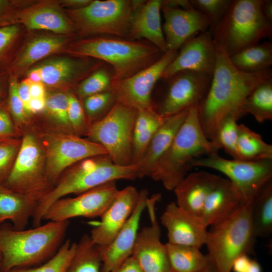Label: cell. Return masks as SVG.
I'll return each mask as SVG.
<instances>
[{"instance_id":"6f0895ef","label":"cell","mask_w":272,"mask_h":272,"mask_svg":"<svg viewBox=\"0 0 272 272\" xmlns=\"http://www.w3.org/2000/svg\"><path fill=\"white\" fill-rule=\"evenodd\" d=\"M91 1L90 0H66L63 3L67 6L76 8V9L82 8L88 5Z\"/></svg>"},{"instance_id":"7a4b0ae2","label":"cell","mask_w":272,"mask_h":272,"mask_svg":"<svg viewBox=\"0 0 272 272\" xmlns=\"http://www.w3.org/2000/svg\"><path fill=\"white\" fill-rule=\"evenodd\" d=\"M69 221H48L32 229L0 225V272L33 267L47 260L64 242Z\"/></svg>"},{"instance_id":"7dc6e473","label":"cell","mask_w":272,"mask_h":272,"mask_svg":"<svg viewBox=\"0 0 272 272\" xmlns=\"http://www.w3.org/2000/svg\"><path fill=\"white\" fill-rule=\"evenodd\" d=\"M19 32V28L15 25L0 27V54L10 45Z\"/></svg>"},{"instance_id":"4dcf8cb0","label":"cell","mask_w":272,"mask_h":272,"mask_svg":"<svg viewBox=\"0 0 272 272\" xmlns=\"http://www.w3.org/2000/svg\"><path fill=\"white\" fill-rule=\"evenodd\" d=\"M251 223L256 238L272 233V180L258 192L252 201Z\"/></svg>"},{"instance_id":"f546056e","label":"cell","mask_w":272,"mask_h":272,"mask_svg":"<svg viewBox=\"0 0 272 272\" xmlns=\"http://www.w3.org/2000/svg\"><path fill=\"white\" fill-rule=\"evenodd\" d=\"M173 272H200L210 264L209 255L190 245L166 243Z\"/></svg>"},{"instance_id":"ffe728a7","label":"cell","mask_w":272,"mask_h":272,"mask_svg":"<svg viewBox=\"0 0 272 272\" xmlns=\"http://www.w3.org/2000/svg\"><path fill=\"white\" fill-rule=\"evenodd\" d=\"M167 231L168 242L200 248L205 245L208 231L200 217L178 207L168 203L160 218Z\"/></svg>"},{"instance_id":"4316f807","label":"cell","mask_w":272,"mask_h":272,"mask_svg":"<svg viewBox=\"0 0 272 272\" xmlns=\"http://www.w3.org/2000/svg\"><path fill=\"white\" fill-rule=\"evenodd\" d=\"M39 67L43 84L54 86L83 77L92 69L93 65L69 58H56L47 60Z\"/></svg>"},{"instance_id":"9f6ffc18","label":"cell","mask_w":272,"mask_h":272,"mask_svg":"<svg viewBox=\"0 0 272 272\" xmlns=\"http://www.w3.org/2000/svg\"><path fill=\"white\" fill-rule=\"evenodd\" d=\"M27 79L31 83H42V75L39 66L31 70L28 75Z\"/></svg>"},{"instance_id":"e0dca14e","label":"cell","mask_w":272,"mask_h":272,"mask_svg":"<svg viewBox=\"0 0 272 272\" xmlns=\"http://www.w3.org/2000/svg\"><path fill=\"white\" fill-rule=\"evenodd\" d=\"M217 59L216 44L208 30L187 40L175 58L164 71L161 78L167 79L178 72L190 70L213 75Z\"/></svg>"},{"instance_id":"d590c367","label":"cell","mask_w":272,"mask_h":272,"mask_svg":"<svg viewBox=\"0 0 272 272\" xmlns=\"http://www.w3.org/2000/svg\"><path fill=\"white\" fill-rule=\"evenodd\" d=\"M61 36H43L31 41L16 62L19 67L28 66L60 49L66 42Z\"/></svg>"},{"instance_id":"d6986e66","label":"cell","mask_w":272,"mask_h":272,"mask_svg":"<svg viewBox=\"0 0 272 272\" xmlns=\"http://www.w3.org/2000/svg\"><path fill=\"white\" fill-rule=\"evenodd\" d=\"M164 18L163 32L168 50H176L195 34L209 29L210 24L206 16L193 8L183 9L162 4Z\"/></svg>"},{"instance_id":"484cf974","label":"cell","mask_w":272,"mask_h":272,"mask_svg":"<svg viewBox=\"0 0 272 272\" xmlns=\"http://www.w3.org/2000/svg\"><path fill=\"white\" fill-rule=\"evenodd\" d=\"M38 203L36 199L0 184V225L9 220L14 229H25Z\"/></svg>"},{"instance_id":"816d5d0a","label":"cell","mask_w":272,"mask_h":272,"mask_svg":"<svg viewBox=\"0 0 272 272\" xmlns=\"http://www.w3.org/2000/svg\"><path fill=\"white\" fill-rule=\"evenodd\" d=\"M251 259L248 255H242L237 257L234 261L232 270L234 272H245Z\"/></svg>"},{"instance_id":"681fc988","label":"cell","mask_w":272,"mask_h":272,"mask_svg":"<svg viewBox=\"0 0 272 272\" xmlns=\"http://www.w3.org/2000/svg\"><path fill=\"white\" fill-rule=\"evenodd\" d=\"M31 83L26 79L23 82L18 84V95L24 104L26 111L27 105L31 98L30 93V85Z\"/></svg>"},{"instance_id":"74e56055","label":"cell","mask_w":272,"mask_h":272,"mask_svg":"<svg viewBox=\"0 0 272 272\" xmlns=\"http://www.w3.org/2000/svg\"><path fill=\"white\" fill-rule=\"evenodd\" d=\"M237 121L230 115L224 117L219 122L211 140L220 149H223L233 159H238L237 151L238 124Z\"/></svg>"},{"instance_id":"8d00e7d4","label":"cell","mask_w":272,"mask_h":272,"mask_svg":"<svg viewBox=\"0 0 272 272\" xmlns=\"http://www.w3.org/2000/svg\"><path fill=\"white\" fill-rule=\"evenodd\" d=\"M76 242L64 241L56 252L43 264L38 266L13 269L9 272H67L74 255Z\"/></svg>"},{"instance_id":"d6a6232c","label":"cell","mask_w":272,"mask_h":272,"mask_svg":"<svg viewBox=\"0 0 272 272\" xmlns=\"http://www.w3.org/2000/svg\"><path fill=\"white\" fill-rule=\"evenodd\" d=\"M243 115L250 114L259 123L272 119V78L256 86L245 99Z\"/></svg>"},{"instance_id":"603a6c76","label":"cell","mask_w":272,"mask_h":272,"mask_svg":"<svg viewBox=\"0 0 272 272\" xmlns=\"http://www.w3.org/2000/svg\"><path fill=\"white\" fill-rule=\"evenodd\" d=\"M221 178L203 170L188 173L173 189L176 203L200 218L207 196Z\"/></svg>"},{"instance_id":"e7e4bbea","label":"cell","mask_w":272,"mask_h":272,"mask_svg":"<svg viewBox=\"0 0 272 272\" xmlns=\"http://www.w3.org/2000/svg\"><path fill=\"white\" fill-rule=\"evenodd\" d=\"M9 139V138H8ZM5 139V138H0V140Z\"/></svg>"},{"instance_id":"8fae6325","label":"cell","mask_w":272,"mask_h":272,"mask_svg":"<svg viewBox=\"0 0 272 272\" xmlns=\"http://www.w3.org/2000/svg\"><path fill=\"white\" fill-rule=\"evenodd\" d=\"M191 166L209 168L225 175L239 191L242 203L251 202L261 188L272 180V159H227L217 153L193 160Z\"/></svg>"},{"instance_id":"7402d4cb","label":"cell","mask_w":272,"mask_h":272,"mask_svg":"<svg viewBox=\"0 0 272 272\" xmlns=\"http://www.w3.org/2000/svg\"><path fill=\"white\" fill-rule=\"evenodd\" d=\"M162 0L139 1L131 19L128 38L145 39L164 53L168 50L161 22Z\"/></svg>"},{"instance_id":"1f68e13d","label":"cell","mask_w":272,"mask_h":272,"mask_svg":"<svg viewBox=\"0 0 272 272\" xmlns=\"http://www.w3.org/2000/svg\"><path fill=\"white\" fill-rule=\"evenodd\" d=\"M102 257L99 247L90 235L85 234L76 242L67 272H102Z\"/></svg>"},{"instance_id":"5bb4252c","label":"cell","mask_w":272,"mask_h":272,"mask_svg":"<svg viewBox=\"0 0 272 272\" xmlns=\"http://www.w3.org/2000/svg\"><path fill=\"white\" fill-rule=\"evenodd\" d=\"M119 189L116 181H110L74 197H62L53 202L46 210L43 220L69 221L76 217H101L110 206Z\"/></svg>"},{"instance_id":"be15d7a7","label":"cell","mask_w":272,"mask_h":272,"mask_svg":"<svg viewBox=\"0 0 272 272\" xmlns=\"http://www.w3.org/2000/svg\"><path fill=\"white\" fill-rule=\"evenodd\" d=\"M1 93H2V90H1V87H0V95H1Z\"/></svg>"},{"instance_id":"5b68a950","label":"cell","mask_w":272,"mask_h":272,"mask_svg":"<svg viewBox=\"0 0 272 272\" xmlns=\"http://www.w3.org/2000/svg\"><path fill=\"white\" fill-rule=\"evenodd\" d=\"M72 52L106 62L113 67L112 81L127 78L153 64L164 53L151 43L101 37L83 40L72 47Z\"/></svg>"},{"instance_id":"f6af8a7d","label":"cell","mask_w":272,"mask_h":272,"mask_svg":"<svg viewBox=\"0 0 272 272\" xmlns=\"http://www.w3.org/2000/svg\"><path fill=\"white\" fill-rule=\"evenodd\" d=\"M18 83L15 78L11 80L9 87L8 107L15 124L18 125L26 120V110L18 93Z\"/></svg>"},{"instance_id":"e575fe53","label":"cell","mask_w":272,"mask_h":272,"mask_svg":"<svg viewBox=\"0 0 272 272\" xmlns=\"http://www.w3.org/2000/svg\"><path fill=\"white\" fill-rule=\"evenodd\" d=\"M24 24L31 30H46L57 33H67L74 28L59 12L49 7L36 9L24 18Z\"/></svg>"},{"instance_id":"91938a15","label":"cell","mask_w":272,"mask_h":272,"mask_svg":"<svg viewBox=\"0 0 272 272\" xmlns=\"http://www.w3.org/2000/svg\"><path fill=\"white\" fill-rule=\"evenodd\" d=\"M8 7V2L6 1L0 0V25L2 24L3 26H4L2 23V20L4 17L5 16L4 14L7 8Z\"/></svg>"},{"instance_id":"6125c7cd","label":"cell","mask_w":272,"mask_h":272,"mask_svg":"<svg viewBox=\"0 0 272 272\" xmlns=\"http://www.w3.org/2000/svg\"><path fill=\"white\" fill-rule=\"evenodd\" d=\"M1 254H0V267H1Z\"/></svg>"},{"instance_id":"7c38bea8","label":"cell","mask_w":272,"mask_h":272,"mask_svg":"<svg viewBox=\"0 0 272 272\" xmlns=\"http://www.w3.org/2000/svg\"><path fill=\"white\" fill-rule=\"evenodd\" d=\"M44 143L46 175L53 186L61 175L75 164L108 154L100 145L70 132L46 134Z\"/></svg>"},{"instance_id":"94428289","label":"cell","mask_w":272,"mask_h":272,"mask_svg":"<svg viewBox=\"0 0 272 272\" xmlns=\"http://www.w3.org/2000/svg\"><path fill=\"white\" fill-rule=\"evenodd\" d=\"M200 272H217V271L214 264L211 261L208 266Z\"/></svg>"},{"instance_id":"ee69618b","label":"cell","mask_w":272,"mask_h":272,"mask_svg":"<svg viewBox=\"0 0 272 272\" xmlns=\"http://www.w3.org/2000/svg\"><path fill=\"white\" fill-rule=\"evenodd\" d=\"M20 143L11 138L0 140V184L8 176L18 152Z\"/></svg>"},{"instance_id":"52a82bcc","label":"cell","mask_w":272,"mask_h":272,"mask_svg":"<svg viewBox=\"0 0 272 272\" xmlns=\"http://www.w3.org/2000/svg\"><path fill=\"white\" fill-rule=\"evenodd\" d=\"M252 201L241 204L208 232L205 245L217 272H231L237 257L253 253L256 238L251 223Z\"/></svg>"},{"instance_id":"60d3db41","label":"cell","mask_w":272,"mask_h":272,"mask_svg":"<svg viewBox=\"0 0 272 272\" xmlns=\"http://www.w3.org/2000/svg\"><path fill=\"white\" fill-rule=\"evenodd\" d=\"M232 0H191L192 7L202 13L208 19L209 30L213 33L227 11Z\"/></svg>"},{"instance_id":"c3c4849f","label":"cell","mask_w":272,"mask_h":272,"mask_svg":"<svg viewBox=\"0 0 272 272\" xmlns=\"http://www.w3.org/2000/svg\"><path fill=\"white\" fill-rule=\"evenodd\" d=\"M111 272H143L134 258L131 256Z\"/></svg>"},{"instance_id":"f907efd6","label":"cell","mask_w":272,"mask_h":272,"mask_svg":"<svg viewBox=\"0 0 272 272\" xmlns=\"http://www.w3.org/2000/svg\"><path fill=\"white\" fill-rule=\"evenodd\" d=\"M46 99L45 98H31L27 105V112L36 113L43 111L45 108Z\"/></svg>"},{"instance_id":"f1b7e54d","label":"cell","mask_w":272,"mask_h":272,"mask_svg":"<svg viewBox=\"0 0 272 272\" xmlns=\"http://www.w3.org/2000/svg\"><path fill=\"white\" fill-rule=\"evenodd\" d=\"M233 65L247 73L270 69L272 64V43L270 41L249 46L230 56Z\"/></svg>"},{"instance_id":"b9f144b4","label":"cell","mask_w":272,"mask_h":272,"mask_svg":"<svg viewBox=\"0 0 272 272\" xmlns=\"http://www.w3.org/2000/svg\"><path fill=\"white\" fill-rule=\"evenodd\" d=\"M46 99L48 113L58 124L74 133L71 127L67 115L68 95L58 92L50 94Z\"/></svg>"},{"instance_id":"f35d334b","label":"cell","mask_w":272,"mask_h":272,"mask_svg":"<svg viewBox=\"0 0 272 272\" xmlns=\"http://www.w3.org/2000/svg\"><path fill=\"white\" fill-rule=\"evenodd\" d=\"M116 101L115 95L111 91L85 98L83 108L90 125L103 118Z\"/></svg>"},{"instance_id":"277c9868","label":"cell","mask_w":272,"mask_h":272,"mask_svg":"<svg viewBox=\"0 0 272 272\" xmlns=\"http://www.w3.org/2000/svg\"><path fill=\"white\" fill-rule=\"evenodd\" d=\"M220 148L205 135L197 107L189 109L171 145L154 166L150 175L169 190L188 173L191 161L201 156L218 153Z\"/></svg>"},{"instance_id":"ab89813d","label":"cell","mask_w":272,"mask_h":272,"mask_svg":"<svg viewBox=\"0 0 272 272\" xmlns=\"http://www.w3.org/2000/svg\"><path fill=\"white\" fill-rule=\"evenodd\" d=\"M113 75L105 68H99L79 84L77 92L79 97L85 98L100 93L110 91Z\"/></svg>"},{"instance_id":"44dd1931","label":"cell","mask_w":272,"mask_h":272,"mask_svg":"<svg viewBox=\"0 0 272 272\" xmlns=\"http://www.w3.org/2000/svg\"><path fill=\"white\" fill-rule=\"evenodd\" d=\"M140 193L134 210L112 241L107 246L98 245L103 261L102 272H111L132 255L140 220L149 197L145 189Z\"/></svg>"},{"instance_id":"bcb514c9","label":"cell","mask_w":272,"mask_h":272,"mask_svg":"<svg viewBox=\"0 0 272 272\" xmlns=\"http://www.w3.org/2000/svg\"><path fill=\"white\" fill-rule=\"evenodd\" d=\"M15 132L14 123L10 113L5 108L0 107V138H11Z\"/></svg>"},{"instance_id":"11a10c76","label":"cell","mask_w":272,"mask_h":272,"mask_svg":"<svg viewBox=\"0 0 272 272\" xmlns=\"http://www.w3.org/2000/svg\"><path fill=\"white\" fill-rule=\"evenodd\" d=\"M261 8L264 17L272 23V1L261 0Z\"/></svg>"},{"instance_id":"9a60e30c","label":"cell","mask_w":272,"mask_h":272,"mask_svg":"<svg viewBox=\"0 0 272 272\" xmlns=\"http://www.w3.org/2000/svg\"><path fill=\"white\" fill-rule=\"evenodd\" d=\"M178 53V51L168 50L153 64L127 78L112 81L111 91L116 100L137 110L153 107V89Z\"/></svg>"},{"instance_id":"ba28073f","label":"cell","mask_w":272,"mask_h":272,"mask_svg":"<svg viewBox=\"0 0 272 272\" xmlns=\"http://www.w3.org/2000/svg\"><path fill=\"white\" fill-rule=\"evenodd\" d=\"M138 110L116 101L101 119L89 126V140L102 146L115 164L131 163L132 141Z\"/></svg>"},{"instance_id":"680465c9","label":"cell","mask_w":272,"mask_h":272,"mask_svg":"<svg viewBox=\"0 0 272 272\" xmlns=\"http://www.w3.org/2000/svg\"><path fill=\"white\" fill-rule=\"evenodd\" d=\"M245 272H261V268L258 262L251 259Z\"/></svg>"},{"instance_id":"83f0119b","label":"cell","mask_w":272,"mask_h":272,"mask_svg":"<svg viewBox=\"0 0 272 272\" xmlns=\"http://www.w3.org/2000/svg\"><path fill=\"white\" fill-rule=\"evenodd\" d=\"M164 119L153 107L138 110L132 141V164L140 162L153 135Z\"/></svg>"},{"instance_id":"d4e9b609","label":"cell","mask_w":272,"mask_h":272,"mask_svg":"<svg viewBox=\"0 0 272 272\" xmlns=\"http://www.w3.org/2000/svg\"><path fill=\"white\" fill-rule=\"evenodd\" d=\"M189 110L165 117L153 135L142 159L137 164L139 178L150 177L154 166L171 145Z\"/></svg>"},{"instance_id":"2e32d148","label":"cell","mask_w":272,"mask_h":272,"mask_svg":"<svg viewBox=\"0 0 272 272\" xmlns=\"http://www.w3.org/2000/svg\"><path fill=\"white\" fill-rule=\"evenodd\" d=\"M161 195L157 193L147 200L150 224L138 232L132 256L143 272H173L166 244L161 241V228L156 214V204Z\"/></svg>"},{"instance_id":"9c48e42d","label":"cell","mask_w":272,"mask_h":272,"mask_svg":"<svg viewBox=\"0 0 272 272\" xmlns=\"http://www.w3.org/2000/svg\"><path fill=\"white\" fill-rule=\"evenodd\" d=\"M2 184L38 202L53 187L46 175L43 149L33 135L24 136L11 170Z\"/></svg>"},{"instance_id":"836d02e7","label":"cell","mask_w":272,"mask_h":272,"mask_svg":"<svg viewBox=\"0 0 272 272\" xmlns=\"http://www.w3.org/2000/svg\"><path fill=\"white\" fill-rule=\"evenodd\" d=\"M237 155L239 160L272 159V146L264 142L258 133L244 124H238Z\"/></svg>"},{"instance_id":"ac0fdd59","label":"cell","mask_w":272,"mask_h":272,"mask_svg":"<svg viewBox=\"0 0 272 272\" xmlns=\"http://www.w3.org/2000/svg\"><path fill=\"white\" fill-rule=\"evenodd\" d=\"M140 195L133 186L118 190L100 223L91 230L90 236L96 244L105 246L112 241L134 210Z\"/></svg>"},{"instance_id":"8992f818","label":"cell","mask_w":272,"mask_h":272,"mask_svg":"<svg viewBox=\"0 0 272 272\" xmlns=\"http://www.w3.org/2000/svg\"><path fill=\"white\" fill-rule=\"evenodd\" d=\"M261 0H232L213 32L215 43L230 57L272 34V23L264 17Z\"/></svg>"},{"instance_id":"3957f363","label":"cell","mask_w":272,"mask_h":272,"mask_svg":"<svg viewBox=\"0 0 272 272\" xmlns=\"http://www.w3.org/2000/svg\"><path fill=\"white\" fill-rule=\"evenodd\" d=\"M139 178L138 165L115 164L108 154L85 159L66 169L52 189L38 202L32 217L33 227L41 225L49 206L71 194H79L110 181Z\"/></svg>"},{"instance_id":"db71d44e","label":"cell","mask_w":272,"mask_h":272,"mask_svg":"<svg viewBox=\"0 0 272 272\" xmlns=\"http://www.w3.org/2000/svg\"><path fill=\"white\" fill-rule=\"evenodd\" d=\"M162 4L164 5L172 7L179 8L181 6L183 9H190L194 8L190 1L187 0H165L162 1Z\"/></svg>"},{"instance_id":"7bdbcfd3","label":"cell","mask_w":272,"mask_h":272,"mask_svg":"<svg viewBox=\"0 0 272 272\" xmlns=\"http://www.w3.org/2000/svg\"><path fill=\"white\" fill-rule=\"evenodd\" d=\"M67 115L69 121L74 134L79 135L87 134L90 124L81 102L73 93H69Z\"/></svg>"},{"instance_id":"f5cc1de1","label":"cell","mask_w":272,"mask_h":272,"mask_svg":"<svg viewBox=\"0 0 272 272\" xmlns=\"http://www.w3.org/2000/svg\"><path fill=\"white\" fill-rule=\"evenodd\" d=\"M31 98H45V89L43 83H33L30 85Z\"/></svg>"},{"instance_id":"4fadbf2b","label":"cell","mask_w":272,"mask_h":272,"mask_svg":"<svg viewBox=\"0 0 272 272\" xmlns=\"http://www.w3.org/2000/svg\"><path fill=\"white\" fill-rule=\"evenodd\" d=\"M212 77L205 73L184 70L164 79L168 84L156 111L166 117L197 107L209 90Z\"/></svg>"},{"instance_id":"6da1fadb","label":"cell","mask_w":272,"mask_h":272,"mask_svg":"<svg viewBox=\"0 0 272 272\" xmlns=\"http://www.w3.org/2000/svg\"><path fill=\"white\" fill-rule=\"evenodd\" d=\"M216 46V63L211 84L197 107L201 128L211 141L220 121L227 115L236 120L243 117L242 106L247 96L259 84L272 78L271 69L255 73L238 70L223 49Z\"/></svg>"},{"instance_id":"cb8c5ba5","label":"cell","mask_w":272,"mask_h":272,"mask_svg":"<svg viewBox=\"0 0 272 272\" xmlns=\"http://www.w3.org/2000/svg\"><path fill=\"white\" fill-rule=\"evenodd\" d=\"M241 204L236 187L229 179L222 177L207 196L200 218L206 227L212 226L231 215Z\"/></svg>"},{"instance_id":"30bf717a","label":"cell","mask_w":272,"mask_h":272,"mask_svg":"<svg viewBox=\"0 0 272 272\" xmlns=\"http://www.w3.org/2000/svg\"><path fill=\"white\" fill-rule=\"evenodd\" d=\"M139 0L91 1L71 12L82 32L128 37L130 22Z\"/></svg>"}]
</instances>
